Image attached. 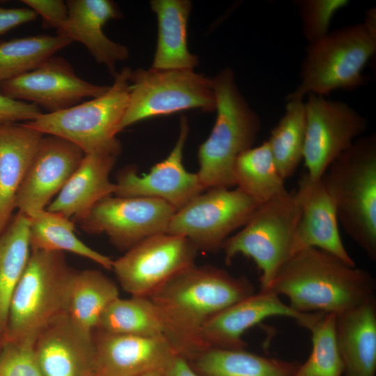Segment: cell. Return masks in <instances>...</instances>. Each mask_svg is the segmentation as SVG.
<instances>
[{
	"instance_id": "cell-17",
	"label": "cell",
	"mask_w": 376,
	"mask_h": 376,
	"mask_svg": "<svg viewBox=\"0 0 376 376\" xmlns=\"http://www.w3.org/2000/svg\"><path fill=\"white\" fill-rule=\"evenodd\" d=\"M93 339L95 373L99 376H138L164 371L178 354L172 345L162 338L95 330Z\"/></svg>"
},
{
	"instance_id": "cell-7",
	"label": "cell",
	"mask_w": 376,
	"mask_h": 376,
	"mask_svg": "<svg viewBox=\"0 0 376 376\" xmlns=\"http://www.w3.org/2000/svg\"><path fill=\"white\" fill-rule=\"evenodd\" d=\"M132 70L125 67L117 72L113 84L99 97L60 111L42 113L25 123L43 134L70 141L84 154L120 153L121 143L116 135L127 107Z\"/></svg>"
},
{
	"instance_id": "cell-3",
	"label": "cell",
	"mask_w": 376,
	"mask_h": 376,
	"mask_svg": "<svg viewBox=\"0 0 376 376\" xmlns=\"http://www.w3.org/2000/svg\"><path fill=\"white\" fill-rule=\"evenodd\" d=\"M376 52V13L367 11L363 22L343 26L308 43L301 65L300 82L286 101L336 90L354 91L368 82L363 70Z\"/></svg>"
},
{
	"instance_id": "cell-9",
	"label": "cell",
	"mask_w": 376,
	"mask_h": 376,
	"mask_svg": "<svg viewBox=\"0 0 376 376\" xmlns=\"http://www.w3.org/2000/svg\"><path fill=\"white\" fill-rule=\"evenodd\" d=\"M215 108L212 78L192 69H136L130 75L127 107L118 132L148 118Z\"/></svg>"
},
{
	"instance_id": "cell-14",
	"label": "cell",
	"mask_w": 376,
	"mask_h": 376,
	"mask_svg": "<svg viewBox=\"0 0 376 376\" xmlns=\"http://www.w3.org/2000/svg\"><path fill=\"white\" fill-rule=\"evenodd\" d=\"M109 87L81 79L67 60L53 56L29 72L1 81L0 93L30 101L54 113L78 104L86 97H99Z\"/></svg>"
},
{
	"instance_id": "cell-1",
	"label": "cell",
	"mask_w": 376,
	"mask_h": 376,
	"mask_svg": "<svg viewBox=\"0 0 376 376\" xmlns=\"http://www.w3.org/2000/svg\"><path fill=\"white\" fill-rule=\"evenodd\" d=\"M256 293L245 276L212 265H194L179 272L148 297L159 311L170 343L185 359L207 349L205 324L225 308Z\"/></svg>"
},
{
	"instance_id": "cell-40",
	"label": "cell",
	"mask_w": 376,
	"mask_h": 376,
	"mask_svg": "<svg viewBox=\"0 0 376 376\" xmlns=\"http://www.w3.org/2000/svg\"><path fill=\"white\" fill-rule=\"evenodd\" d=\"M166 376H198L187 359L176 355L163 371Z\"/></svg>"
},
{
	"instance_id": "cell-18",
	"label": "cell",
	"mask_w": 376,
	"mask_h": 376,
	"mask_svg": "<svg viewBox=\"0 0 376 376\" xmlns=\"http://www.w3.org/2000/svg\"><path fill=\"white\" fill-rule=\"evenodd\" d=\"M294 191L300 217L293 239L292 255L315 247L356 265L341 240L335 206L321 178H313L305 172Z\"/></svg>"
},
{
	"instance_id": "cell-27",
	"label": "cell",
	"mask_w": 376,
	"mask_h": 376,
	"mask_svg": "<svg viewBox=\"0 0 376 376\" xmlns=\"http://www.w3.org/2000/svg\"><path fill=\"white\" fill-rule=\"evenodd\" d=\"M118 297L116 283L100 271L74 269L68 286L66 315L82 331L93 334L104 311Z\"/></svg>"
},
{
	"instance_id": "cell-32",
	"label": "cell",
	"mask_w": 376,
	"mask_h": 376,
	"mask_svg": "<svg viewBox=\"0 0 376 376\" xmlns=\"http://www.w3.org/2000/svg\"><path fill=\"white\" fill-rule=\"evenodd\" d=\"M306 110L303 100L287 101L284 115L271 130L267 142L278 171L285 180L303 160Z\"/></svg>"
},
{
	"instance_id": "cell-12",
	"label": "cell",
	"mask_w": 376,
	"mask_h": 376,
	"mask_svg": "<svg viewBox=\"0 0 376 376\" xmlns=\"http://www.w3.org/2000/svg\"><path fill=\"white\" fill-rule=\"evenodd\" d=\"M304 103L303 160L306 173L320 178L331 163L364 134L368 120L342 101L309 94Z\"/></svg>"
},
{
	"instance_id": "cell-8",
	"label": "cell",
	"mask_w": 376,
	"mask_h": 376,
	"mask_svg": "<svg viewBox=\"0 0 376 376\" xmlns=\"http://www.w3.org/2000/svg\"><path fill=\"white\" fill-rule=\"evenodd\" d=\"M299 217L294 190L260 204L242 229L223 243L226 263L237 255L251 258L261 273L260 290H266L292 255Z\"/></svg>"
},
{
	"instance_id": "cell-36",
	"label": "cell",
	"mask_w": 376,
	"mask_h": 376,
	"mask_svg": "<svg viewBox=\"0 0 376 376\" xmlns=\"http://www.w3.org/2000/svg\"><path fill=\"white\" fill-rule=\"evenodd\" d=\"M31 340L5 341L0 349V376H44Z\"/></svg>"
},
{
	"instance_id": "cell-5",
	"label": "cell",
	"mask_w": 376,
	"mask_h": 376,
	"mask_svg": "<svg viewBox=\"0 0 376 376\" xmlns=\"http://www.w3.org/2000/svg\"><path fill=\"white\" fill-rule=\"evenodd\" d=\"M212 82L217 118L198 151L196 173L204 190L235 187V161L253 147L262 126L259 116L240 91L231 68L221 70Z\"/></svg>"
},
{
	"instance_id": "cell-33",
	"label": "cell",
	"mask_w": 376,
	"mask_h": 376,
	"mask_svg": "<svg viewBox=\"0 0 376 376\" xmlns=\"http://www.w3.org/2000/svg\"><path fill=\"white\" fill-rule=\"evenodd\" d=\"M336 315L309 313L301 327L311 334V352L295 376H343L344 366L336 338Z\"/></svg>"
},
{
	"instance_id": "cell-22",
	"label": "cell",
	"mask_w": 376,
	"mask_h": 376,
	"mask_svg": "<svg viewBox=\"0 0 376 376\" xmlns=\"http://www.w3.org/2000/svg\"><path fill=\"white\" fill-rule=\"evenodd\" d=\"M120 153L99 152L84 156L47 210L79 221L99 201L114 194L110 173Z\"/></svg>"
},
{
	"instance_id": "cell-4",
	"label": "cell",
	"mask_w": 376,
	"mask_h": 376,
	"mask_svg": "<svg viewBox=\"0 0 376 376\" xmlns=\"http://www.w3.org/2000/svg\"><path fill=\"white\" fill-rule=\"evenodd\" d=\"M320 178L344 231L376 261L375 134L358 138Z\"/></svg>"
},
{
	"instance_id": "cell-24",
	"label": "cell",
	"mask_w": 376,
	"mask_h": 376,
	"mask_svg": "<svg viewBox=\"0 0 376 376\" xmlns=\"http://www.w3.org/2000/svg\"><path fill=\"white\" fill-rule=\"evenodd\" d=\"M44 134L26 123L0 125V233L15 209V199Z\"/></svg>"
},
{
	"instance_id": "cell-34",
	"label": "cell",
	"mask_w": 376,
	"mask_h": 376,
	"mask_svg": "<svg viewBox=\"0 0 376 376\" xmlns=\"http://www.w3.org/2000/svg\"><path fill=\"white\" fill-rule=\"evenodd\" d=\"M72 41L60 36L38 35L0 43V82L36 68Z\"/></svg>"
},
{
	"instance_id": "cell-28",
	"label": "cell",
	"mask_w": 376,
	"mask_h": 376,
	"mask_svg": "<svg viewBox=\"0 0 376 376\" xmlns=\"http://www.w3.org/2000/svg\"><path fill=\"white\" fill-rule=\"evenodd\" d=\"M29 217L19 212L0 233V335L3 336L13 293L28 263Z\"/></svg>"
},
{
	"instance_id": "cell-10",
	"label": "cell",
	"mask_w": 376,
	"mask_h": 376,
	"mask_svg": "<svg viewBox=\"0 0 376 376\" xmlns=\"http://www.w3.org/2000/svg\"><path fill=\"white\" fill-rule=\"evenodd\" d=\"M205 191L175 212L166 233L187 238L198 251L214 252L260 204L237 187Z\"/></svg>"
},
{
	"instance_id": "cell-37",
	"label": "cell",
	"mask_w": 376,
	"mask_h": 376,
	"mask_svg": "<svg viewBox=\"0 0 376 376\" xmlns=\"http://www.w3.org/2000/svg\"><path fill=\"white\" fill-rule=\"evenodd\" d=\"M42 113L33 103L16 100L0 93V125L31 121Z\"/></svg>"
},
{
	"instance_id": "cell-19",
	"label": "cell",
	"mask_w": 376,
	"mask_h": 376,
	"mask_svg": "<svg viewBox=\"0 0 376 376\" xmlns=\"http://www.w3.org/2000/svg\"><path fill=\"white\" fill-rule=\"evenodd\" d=\"M33 352L44 376H89L95 373L93 334L79 329L66 313L38 334Z\"/></svg>"
},
{
	"instance_id": "cell-35",
	"label": "cell",
	"mask_w": 376,
	"mask_h": 376,
	"mask_svg": "<svg viewBox=\"0 0 376 376\" xmlns=\"http://www.w3.org/2000/svg\"><path fill=\"white\" fill-rule=\"evenodd\" d=\"M349 3L347 0H297L303 34L308 43L318 41L329 32L334 15Z\"/></svg>"
},
{
	"instance_id": "cell-41",
	"label": "cell",
	"mask_w": 376,
	"mask_h": 376,
	"mask_svg": "<svg viewBox=\"0 0 376 376\" xmlns=\"http://www.w3.org/2000/svg\"><path fill=\"white\" fill-rule=\"evenodd\" d=\"M138 376H166L163 371H151L146 373Z\"/></svg>"
},
{
	"instance_id": "cell-25",
	"label": "cell",
	"mask_w": 376,
	"mask_h": 376,
	"mask_svg": "<svg viewBox=\"0 0 376 376\" xmlns=\"http://www.w3.org/2000/svg\"><path fill=\"white\" fill-rule=\"evenodd\" d=\"M151 10L157 19V43L151 68L194 69L198 58L187 44V28L191 9L189 0H152Z\"/></svg>"
},
{
	"instance_id": "cell-31",
	"label": "cell",
	"mask_w": 376,
	"mask_h": 376,
	"mask_svg": "<svg viewBox=\"0 0 376 376\" xmlns=\"http://www.w3.org/2000/svg\"><path fill=\"white\" fill-rule=\"evenodd\" d=\"M235 187L264 203L288 191L267 141L240 155L233 168Z\"/></svg>"
},
{
	"instance_id": "cell-6",
	"label": "cell",
	"mask_w": 376,
	"mask_h": 376,
	"mask_svg": "<svg viewBox=\"0 0 376 376\" xmlns=\"http://www.w3.org/2000/svg\"><path fill=\"white\" fill-rule=\"evenodd\" d=\"M73 271L63 252L31 251L10 299L5 341L34 342L47 326L66 313Z\"/></svg>"
},
{
	"instance_id": "cell-42",
	"label": "cell",
	"mask_w": 376,
	"mask_h": 376,
	"mask_svg": "<svg viewBox=\"0 0 376 376\" xmlns=\"http://www.w3.org/2000/svg\"><path fill=\"white\" fill-rule=\"evenodd\" d=\"M4 342H5V339H4L3 336L0 335V349L3 346Z\"/></svg>"
},
{
	"instance_id": "cell-11",
	"label": "cell",
	"mask_w": 376,
	"mask_h": 376,
	"mask_svg": "<svg viewBox=\"0 0 376 376\" xmlns=\"http://www.w3.org/2000/svg\"><path fill=\"white\" fill-rule=\"evenodd\" d=\"M196 247L187 238L167 233L149 237L113 261L121 288L132 297H148L182 270L195 265Z\"/></svg>"
},
{
	"instance_id": "cell-26",
	"label": "cell",
	"mask_w": 376,
	"mask_h": 376,
	"mask_svg": "<svg viewBox=\"0 0 376 376\" xmlns=\"http://www.w3.org/2000/svg\"><path fill=\"white\" fill-rule=\"evenodd\" d=\"M186 359L198 376H295L299 365L245 349L209 347Z\"/></svg>"
},
{
	"instance_id": "cell-39",
	"label": "cell",
	"mask_w": 376,
	"mask_h": 376,
	"mask_svg": "<svg viewBox=\"0 0 376 376\" xmlns=\"http://www.w3.org/2000/svg\"><path fill=\"white\" fill-rule=\"evenodd\" d=\"M38 15L29 8L0 7V35L21 24L36 20Z\"/></svg>"
},
{
	"instance_id": "cell-13",
	"label": "cell",
	"mask_w": 376,
	"mask_h": 376,
	"mask_svg": "<svg viewBox=\"0 0 376 376\" xmlns=\"http://www.w3.org/2000/svg\"><path fill=\"white\" fill-rule=\"evenodd\" d=\"M175 209L167 203L147 197L107 196L78 223L88 233L107 235L125 251L141 241L167 232Z\"/></svg>"
},
{
	"instance_id": "cell-43",
	"label": "cell",
	"mask_w": 376,
	"mask_h": 376,
	"mask_svg": "<svg viewBox=\"0 0 376 376\" xmlns=\"http://www.w3.org/2000/svg\"><path fill=\"white\" fill-rule=\"evenodd\" d=\"M89 376H99V375H97L96 373H94L90 375Z\"/></svg>"
},
{
	"instance_id": "cell-20",
	"label": "cell",
	"mask_w": 376,
	"mask_h": 376,
	"mask_svg": "<svg viewBox=\"0 0 376 376\" xmlns=\"http://www.w3.org/2000/svg\"><path fill=\"white\" fill-rule=\"evenodd\" d=\"M308 314L295 312L274 293L260 290L212 317L202 329L201 339L207 348L245 349L243 334L265 319L286 317L301 326Z\"/></svg>"
},
{
	"instance_id": "cell-23",
	"label": "cell",
	"mask_w": 376,
	"mask_h": 376,
	"mask_svg": "<svg viewBox=\"0 0 376 376\" xmlns=\"http://www.w3.org/2000/svg\"><path fill=\"white\" fill-rule=\"evenodd\" d=\"M343 376H375L376 297L336 315Z\"/></svg>"
},
{
	"instance_id": "cell-30",
	"label": "cell",
	"mask_w": 376,
	"mask_h": 376,
	"mask_svg": "<svg viewBox=\"0 0 376 376\" xmlns=\"http://www.w3.org/2000/svg\"><path fill=\"white\" fill-rule=\"evenodd\" d=\"M95 330L162 338L169 342L167 329L159 311L146 297L132 296L127 299L119 297L104 311Z\"/></svg>"
},
{
	"instance_id": "cell-29",
	"label": "cell",
	"mask_w": 376,
	"mask_h": 376,
	"mask_svg": "<svg viewBox=\"0 0 376 376\" xmlns=\"http://www.w3.org/2000/svg\"><path fill=\"white\" fill-rule=\"evenodd\" d=\"M28 217L31 251L70 252L112 269L113 260L81 241L75 233L74 222L70 218L47 209Z\"/></svg>"
},
{
	"instance_id": "cell-38",
	"label": "cell",
	"mask_w": 376,
	"mask_h": 376,
	"mask_svg": "<svg viewBox=\"0 0 376 376\" xmlns=\"http://www.w3.org/2000/svg\"><path fill=\"white\" fill-rule=\"evenodd\" d=\"M28 8L40 15L45 28L58 29L68 17L66 3L61 0H22Z\"/></svg>"
},
{
	"instance_id": "cell-16",
	"label": "cell",
	"mask_w": 376,
	"mask_h": 376,
	"mask_svg": "<svg viewBox=\"0 0 376 376\" xmlns=\"http://www.w3.org/2000/svg\"><path fill=\"white\" fill-rule=\"evenodd\" d=\"M84 152L54 135L43 136L15 199V209L27 216L45 210L81 163Z\"/></svg>"
},
{
	"instance_id": "cell-15",
	"label": "cell",
	"mask_w": 376,
	"mask_h": 376,
	"mask_svg": "<svg viewBox=\"0 0 376 376\" xmlns=\"http://www.w3.org/2000/svg\"><path fill=\"white\" fill-rule=\"evenodd\" d=\"M189 128L187 117L182 116L178 137L169 155L147 174L140 175L132 168L121 171L115 182L114 195L161 200L177 211L203 192L197 173L189 172L183 164Z\"/></svg>"
},
{
	"instance_id": "cell-21",
	"label": "cell",
	"mask_w": 376,
	"mask_h": 376,
	"mask_svg": "<svg viewBox=\"0 0 376 376\" xmlns=\"http://www.w3.org/2000/svg\"><path fill=\"white\" fill-rule=\"evenodd\" d=\"M68 17L56 35L85 46L95 60L115 77L116 65L129 57L128 48L110 40L103 27L111 19H120L122 13L110 0H68Z\"/></svg>"
},
{
	"instance_id": "cell-2",
	"label": "cell",
	"mask_w": 376,
	"mask_h": 376,
	"mask_svg": "<svg viewBox=\"0 0 376 376\" xmlns=\"http://www.w3.org/2000/svg\"><path fill=\"white\" fill-rule=\"evenodd\" d=\"M375 290L368 271L309 247L292 255L263 291L285 296L289 306L299 313L337 315L375 297Z\"/></svg>"
}]
</instances>
